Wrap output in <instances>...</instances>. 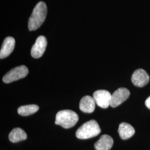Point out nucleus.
<instances>
[{"label": "nucleus", "instance_id": "obj_4", "mask_svg": "<svg viewBox=\"0 0 150 150\" xmlns=\"http://www.w3.org/2000/svg\"><path fill=\"white\" fill-rule=\"evenodd\" d=\"M28 74L27 67L24 65L17 66L10 70L6 74L2 80L6 83H9L12 82L25 78Z\"/></svg>", "mask_w": 150, "mask_h": 150}, {"label": "nucleus", "instance_id": "obj_3", "mask_svg": "<svg viewBox=\"0 0 150 150\" xmlns=\"http://www.w3.org/2000/svg\"><path fill=\"white\" fill-rule=\"evenodd\" d=\"M79 121V116L76 113L69 110L59 111L56 116L55 124L64 129H70L74 126Z\"/></svg>", "mask_w": 150, "mask_h": 150}, {"label": "nucleus", "instance_id": "obj_11", "mask_svg": "<svg viewBox=\"0 0 150 150\" xmlns=\"http://www.w3.org/2000/svg\"><path fill=\"white\" fill-rule=\"evenodd\" d=\"M113 144L112 138L109 135L103 134L95 144L94 146L96 150H110L112 148Z\"/></svg>", "mask_w": 150, "mask_h": 150}, {"label": "nucleus", "instance_id": "obj_9", "mask_svg": "<svg viewBox=\"0 0 150 150\" xmlns=\"http://www.w3.org/2000/svg\"><path fill=\"white\" fill-rule=\"evenodd\" d=\"M15 46V40L12 37L6 38L2 43L0 51V59H3L8 57L13 51Z\"/></svg>", "mask_w": 150, "mask_h": 150}, {"label": "nucleus", "instance_id": "obj_13", "mask_svg": "<svg viewBox=\"0 0 150 150\" xmlns=\"http://www.w3.org/2000/svg\"><path fill=\"white\" fill-rule=\"evenodd\" d=\"M26 133L20 128H15L10 133L8 138L11 142L16 143L27 139Z\"/></svg>", "mask_w": 150, "mask_h": 150}, {"label": "nucleus", "instance_id": "obj_8", "mask_svg": "<svg viewBox=\"0 0 150 150\" xmlns=\"http://www.w3.org/2000/svg\"><path fill=\"white\" fill-rule=\"evenodd\" d=\"M131 80L134 86L142 87L149 83L150 76L145 70L138 69L136 70L132 75Z\"/></svg>", "mask_w": 150, "mask_h": 150}, {"label": "nucleus", "instance_id": "obj_12", "mask_svg": "<svg viewBox=\"0 0 150 150\" xmlns=\"http://www.w3.org/2000/svg\"><path fill=\"white\" fill-rule=\"evenodd\" d=\"M118 132L122 139H127L134 136L135 131L134 128L129 123L122 122L119 125Z\"/></svg>", "mask_w": 150, "mask_h": 150}, {"label": "nucleus", "instance_id": "obj_6", "mask_svg": "<svg viewBox=\"0 0 150 150\" xmlns=\"http://www.w3.org/2000/svg\"><path fill=\"white\" fill-rule=\"evenodd\" d=\"M130 92L126 88H120L115 91L111 95L110 106L112 107H116L129 98Z\"/></svg>", "mask_w": 150, "mask_h": 150}, {"label": "nucleus", "instance_id": "obj_1", "mask_svg": "<svg viewBox=\"0 0 150 150\" xmlns=\"http://www.w3.org/2000/svg\"><path fill=\"white\" fill-rule=\"evenodd\" d=\"M47 6L43 2H40L35 7L32 15L28 20V29L30 31H35L38 29L43 23L47 15Z\"/></svg>", "mask_w": 150, "mask_h": 150}, {"label": "nucleus", "instance_id": "obj_2", "mask_svg": "<svg viewBox=\"0 0 150 150\" xmlns=\"http://www.w3.org/2000/svg\"><path fill=\"white\" fill-rule=\"evenodd\" d=\"M101 129L95 120H92L86 122L80 127L76 132L77 138L86 139L96 136L100 134Z\"/></svg>", "mask_w": 150, "mask_h": 150}, {"label": "nucleus", "instance_id": "obj_5", "mask_svg": "<svg viewBox=\"0 0 150 150\" xmlns=\"http://www.w3.org/2000/svg\"><path fill=\"white\" fill-rule=\"evenodd\" d=\"M111 95L109 91L100 90L95 91L93 94V98L99 107L107 108L110 106Z\"/></svg>", "mask_w": 150, "mask_h": 150}, {"label": "nucleus", "instance_id": "obj_7", "mask_svg": "<svg viewBox=\"0 0 150 150\" xmlns=\"http://www.w3.org/2000/svg\"><path fill=\"white\" fill-rule=\"evenodd\" d=\"M47 45L46 38L43 36H39L31 48V54L32 57L35 59L40 58L44 54Z\"/></svg>", "mask_w": 150, "mask_h": 150}, {"label": "nucleus", "instance_id": "obj_10", "mask_svg": "<svg viewBox=\"0 0 150 150\" xmlns=\"http://www.w3.org/2000/svg\"><path fill=\"white\" fill-rule=\"evenodd\" d=\"M95 105L96 102L93 97L90 96H86L81 100L79 107L81 111L90 113L94 111Z\"/></svg>", "mask_w": 150, "mask_h": 150}, {"label": "nucleus", "instance_id": "obj_15", "mask_svg": "<svg viewBox=\"0 0 150 150\" xmlns=\"http://www.w3.org/2000/svg\"><path fill=\"white\" fill-rule=\"evenodd\" d=\"M145 105L147 108L150 109V96L145 101Z\"/></svg>", "mask_w": 150, "mask_h": 150}, {"label": "nucleus", "instance_id": "obj_14", "mask_svg": "<svg viewBox=\"0 0 150 150\" xmlns=\"http://www.w3.org/2000/svg\"><path fill=\"white\" fill-rule=\"evenodd\" d=\"M39 110V107L36 105H28L22 106L18 108L17 112L19 115L26 116L36 112Z\"/></svg>", "mask_w": 150, "mask_h": 150}]
</instances>
